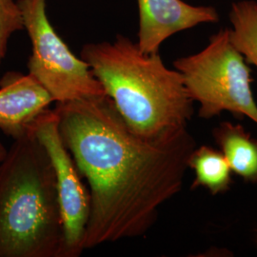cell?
<instances>
[{"label":"cell","mask_w":257,"mask_h":257,"mask_svg":"<svg viewBox=\"0 0 257 257\" xmlns=\"http://www.w3.org/2000/svg\"><path fill=\"white\" fill-rule=\"evenodd\" d=\"M174 67L182 75L191 98L199 103L201 118L211 119L229 111L257 124L251 71L231 42L230 28L211 36L199 53L176 59Z\"/></svg>","instance_id":"obj_4"},{"label":"cell","mask_w":257,"mask_h":257,"mask_svg":"<svg viewBox=\"0 0 257 257\" xmlns=\"http://www.w3.org/2000/svg\"><path fill=\"white\" fill-rule=\"evenodd\" d=\"M18 4L32 42L29 74L54 102L64 104L105 95L89 64L74 55L52 26L46 0H18Z\"/></svg>","instance_id":"obj_5"},{"label":"cell","mask_w":257,"mask_h":257,"mask_svg":"<svg viewBox=\"0 0 257 257\" xmlns=\"http://www.w3.org/2000/svg\"><path fill=\"white\" fill-rule=\"evenodd\" d=\"M23 29V19L18 1L0 0V65L7 54L10 38Z\"/></svg>","instance_id":"obj_12"},{"label":"cell","mask_w":257,"mask_h":257,"mask_svg":"<svg viewBox=\"0 0 257 257\" xmlns=\"http://www.w3.org/2000/svg\"><path fill=\"white\" fill-rule=\"evenodd\" d=\"M189 169L194 173L192 189L206 188L212 195L226 193L231 184V169L220 151L203 145L193 150Z\"/></svg>","instance_id":"obj_10"},{"label":"cell","mask_w":257,"mask_h":257,"mask_svg":"<svg viewBox=\"0 0 257 257\" xmlns=\"http://www.w3.org/2000/svg\"><path fill=\"white\" fill-rule=\"evenodd\" d=\"M230 39L247 63L257 67V2L239 0L231 4Z\"/></svg>","instance_id":"obj_11"},{"label":"cell","mask_w":257,"mask_h":257,"mask_svg":"<svg viewBox=\"0 0 257 257\" xmlns=\"http://www.w3.org/2000/svg\"><path fill=\"white\" fill-rule=\"evenodd\" d=\"M54 110L65 146L90 187L84 250L145 235L160 207L183 187L197 147L188 128L157 139L141 138L107 94L56 103Z\"/></svg>","instance_id":"obj_1"},{"label":"cell","mask_w":257,"mask_h":257,"mask_svg":"<svg viewBox=\"0 0 257 257\" xmlns=\"http://www.w3.org/2000/svg\"><path fill=\"white\" fill-rule=\"evenodd\" d=\"M8 150L3 146V144L0 142V162L4 159V157L7 155Z\"/></svg>","instance_id":"obj_13"},{"label":"cell","mask_w":257,"mask_h":257,"mask_svg":"<svg viewBox=\"0 0 257 257\" xmlns=\"http://www.w3.org/2000/svg\"><path fill=\"white\" fill-rule=\"evenodd\" d=\"M80 57L139 137L157 139L188 128L193 100L181 74L166 67L159 53L145 54L138 43L117 35L111 43L84 45Z\"/></svg>","instance_id":"obj_2"},{"label":"cell","mask_w":257,"mask_h":257,"mask_svg":"<svg viewBox=\"0 0 257 257\" xmlns=\"http://www.w3.org/2000/svg\"><path fill=\"white\" fill-rule=\"evenodd\" d=\"M138 43L145 54L159 53L169 37L205 23H217V10L211 6H193L183 0H138Z\"/></svg>","instance_id":"obj_7"},{"label":"cell","mask_w":257,"mask_h":257,"mask_svg":"<svg viewBox=\"0 0 257 257\" xmlns=\"http://www.w3.org/2000/svg\"><path fill=\"white\" fill-rule=\"evenodd\" d=\"M30 128L46 149L55 171L56 188L64 229L63 257H78L84 250L83 240L91 212V194L74 157L65 146L55 110L47 109Z\"/></svg>","instance_id":"obj_6"},{"label":"cell","mask_w":257,"mask_h":257,"mask_svg":"<svg viewBox=\"0 0 257 257\" xmlns=\"http://www.w3.org/2000/svg\"><path fill=\"white\" fill-rule=\"evenodd\" d=\"M53 102L30 74L6 73L0 79V130L13 139L20 138Z\"/></svg>","instance_id":"obj_8"},{"label":"cell","mask_w":257,"mask_h":257,"mask_svg":"<svg viewBox=\"0 0 257 257\" xmlns=\"http://www.w3.org/2000/svg\"><path fill=\"white\" fill-rule=\"evenodd\" d=\"M231 172L249 183L257 184V139L240 124L222 122L212 132Z\"/></svg>","instance_id":"obj_9"},{"label":"cell","mask_w":257,"mask_h":257,"mask_svg":"<svg viewBox=\"0 0 257 257\" xmlns=\"http://www.w3.org/2000/svg\"><path fill=\"white\" fill-rule=\"evenodd\" d=\"M0 162V257H63L55 171L30 128Z\"/></svg>","instance_id":"obj_3"}]
</instances>
